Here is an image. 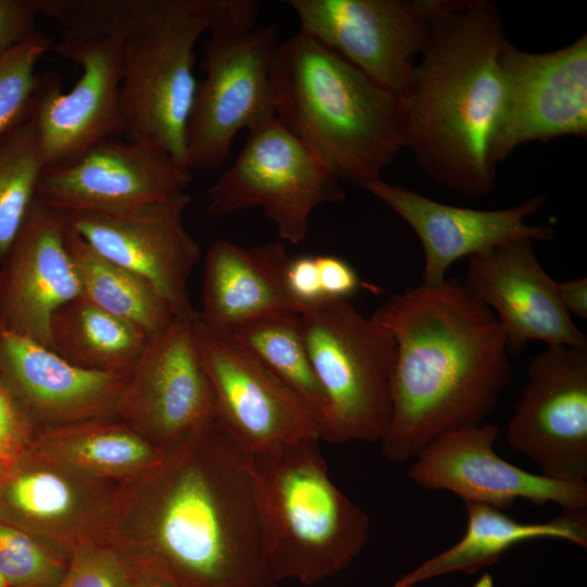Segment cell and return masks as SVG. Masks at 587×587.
Instances as JSON below:
<instances>
[{"label": "cell", "instance_id": "cell-1", "mask_svg": "<svg viewBox=\"0 0 587 587\" xmlns=\"http://www.w3.org/2000/svg\"><path fill=\"white\" fill-rule=\"evenodd\" d=\"M109 542L178 587H276L261 553L250 455L216 414L121 485Z\"/></svg>", "mask_w": 587, "mask_h": 587}, {"label": "cell", "instance_id": "cell-2", "mask_svg": "<svg viewBox=\"0 0 587 587\" xmlns=\"http://www.w3.org/2000/svg\"><path fill=\"white\" fill-rule=\"evenodd\" d=\"M392 336L391 419L384 455L404 463L436 436L479 425L510 383L495 314L457 279L392 295L371 316Z\"/></svg>", "mask_w": 587, "mask_h": 587}, {"label": "cell", "instance_id": "cell-3", "mask_svg": "<svg viewBox=\"0 0 587 587\" xmlns=\"http://www.w3.org/2000/svg\"><path fill=\"white\" fill-rule=\"evenodd\" d=\"M507 41L492 2L439 0L403 98L404 147L429 178L464 196L483 197L495 187L490 151Z\"/></svg>", "mask_w": 587, "mask_h": 587}, {"label": "cell", "instance_id": "cell-4", "mask_svg": "<svg viewBox=\"0 0 587 587\" xmlns=\"http://www.w3.org/2000/svg\"><path fill=\"white\" fill-rule=\"evenodd\" d=\"M277 120L338 180L382 177L404 147L403 98L299 29L271 65Z\"/></svg>", "mask_w": 587, "mask_h": 587}, {"label": "cell", "instance_id": "cell-5", "mask_svg": "<svg viewBox=\"0 0 587 587\" xmlns=\"http://www.w3.org/2000/svg\"><path fill=\"white\" fill-rule=\"evenodd\" d=\"M320 441L250 455L261 553L275 584L322 583L369 540L370 517L332 479Z\"/></svg>", "mask_w": 587, "mask_h": 587}, {"label": "cell", "instance_id": "cell-6", "mask_svg": "<svg viewBox=\"0 0 587 587\" xmlns=\"http://www.w3.org/2000/svg\"><path fill=\"white\" fill-rule=\"evenodd\" d=\"M297 312L324 398L321 440L380 442L391 419L392 336L348 299H324Z\"/></svg>", "mask_w": 587, "mask_h": 587}, {"label": "cell", "instance_id": "cell-7", "mask_svg": "<svg viewBox=\"0 0 587 587\" xmlns=\"http://www.w3.org/2000/svg\"><path fill=\"white\" fill-rule=\"evenodd\" d=\"M260 3L226 0L203 43L205 76L198 83L186 134L185 166H223L234 138L275 116L271 65L279 45L277 23L255 27Z\"/></svg>", "mask_w": 587, "mask_h": 587}, {"label": "cell", "instance_id": "cell-8", "mask_svg": "<svg viewBox=\"0 0 587 587\" xmlns=\"http://www.w3.org/2000/svg\"><path fill=\"white\" fill-rule=\"evenodd\" d=\"M224 5L225 0H161L152 18L124 41L125 139L153 141L185 166L186 134L198 88L193 50Z\"/></svg>", "mask_w": 587, "mask_h": 587}, {"label": "cell", "instance_id": "cell-9", "mask_svg": "<svg viewBox=\"0 0 587 587\" xmlns=\"http://www.w3.org/2000/svg\"><path fill=\"white\" fill-rule=\"evenodd\" d=\"M247 132L234 163L208 190V212L227 215L262 208L283 240L299 243L316 207L345 199L342 184L276 116Z\"/></svg>", "mask_w": 587, "mask_h": 587}, {"label": "cell", "instance_id": "cell-10", "mask_svg": "<svg viewBox=\"0 0 587 587\" xmlns=\"http://www.w3.org/2000/svg\"><path fill=\"white\" fill-rule=\"evenodd\" d=\"M199 353L214 398L215 414L249 455L321 440L320 417L229 332L192 320Z\"/></svg>", "mask_w": 587, "mask_h": 587}, {"label": "cell", "instance_id": "cell-11", "mask_svg": "<svg viewBox=\"0 0 587 587\" xmlns=\"http://www.w3.org/2000/svg\"><path fill=\"white\" fill-rule=\"evenodd\" d=\"M300 28L404 98L439 0H289Z\"/></svg>", "mask_w": 587, "mask_h": 587}, {"label": "cell", "instance_id": "cell-12", "mask_svg": "<svg viewBox=\"0 0 587 587\" xmlns=\"http://www.w3.org/2000/svg\"><path fill=\"white\" fill-rule=\"evenodd\" d=\"M123 41L62 38L51 50L80 68L64 91L57 74L40 75L30 120L45 167L68 164L95 145L123 135L121 79Z\"/></svg>", "mask_w": 587, "mask_h": 587}, {"label": "cell", "instance_id": "cell-13", "mask_svg": "<svg viewBox=\"0 0 587 587\" xmlns=\"http://www.w3.org/2000/svg\"><path fill=\"white\" fill-rule=\"evenodd\" d=\"M505 436L541 475L587 484V349L547 346L532 359Z\"/></svg>", "mask_w": 587, "mask_h": 587}, {"label": "cell", "instance_id": "cell-14", "mask_svg": "<svg viewBox=\"0 0 587 587\" xmlns=\"http://www.w3.org/2000/svg\"><path fill=\"white\" fill-rule=\"evenodd\" d=\"M120 487L33 444L0 480V522L70 554L79 544L109 541Z\"/></svg>", "mask_w": 587, "mask_h": 587}, {"label": "cell", "instance_id": "cell-15", "mask_svg": "<svg viewBox=\"0 0 587 587\" xmlns=\"http://www.w3.org/2000/svg\"><path fill=\"white\" fill-rule=\"evenodd\" d=\"M186 191L112 213H63L93 250L149 282L176 316L193 320L189 278L201 249L184 223Z\"/></svg>", "mask_w": 587, "mask_h": 587}, {"label": "cell", "instance_id": "cell-16", "mask_svg": "<svg viewBox=\"0 0 587 587\" xmlns=\"http://www.w3.org/2000/svg\"><path fill=\"white\" fill-rule=\"evenodd\" d=\"M503 103L490 160L517 146L562 136L587 135V36L546 53H529L509 41L500 54Z\"/></svg>", "mask_w": 587, "mask_h": 587}, {"label": "cell", "instance_id": "cell-17", "mask_svg": "<svg viewBox=\"0 0 587 587\" xmlns=\"http://www.w3.org/2000/svg\"><path fill=\"white\" fill-rule=\"evenodd\" d=\"M498 434L489 423L442 433L415 455L407 477L421 488L447 490L465 503L503 511L520 499L587 510V484L552 479L509 463L495 450Z\"/></svg>", "mask_w": 587, "mask_h": 587}, {"label": "cell", "instance_id": "cell-18", "mask_svg": "<svg viewBox=\"0 0 587 587\" xmlns=\"http://www.w3.org/2000/svg\"><path fill=\"white\" fill-rule=\"evenodd\" d=\"M191 177L158 143L115 137L68 164L45 167L36 197L62 213H112L186 191Z\"/></svg>", "mask_w": 587, "mask_h": 587}, {"label": "cell", "instance_id": "cell-19", "mask_svg": "<svg viewBox=\"0 0 587 587\" xmlns=\"http://www.w3.org/2000/svg\"><path fill=\"white\" fill-rule=\"evenodd\" d=\"M214 413L192 320L175 317L149 339L129 372L118 420L167 450Z\"/></svg>", "mask_w": 587, "mask_h": 587}, {"label": "cell", "instance_id": "cell-20", "mask_svg": "<svg viewBox=\"0 0 587 587\" xmlns=\"http://www.w3.org/2000/svg\"><path fill=\"white\" fill-rule=\"evenodd\" d=\"M557 283L538 262L533 240L520 239L470 257L463 285L495 314L509 355L520 354L532 340L587 349Z\"/></svg>", "mask_w": 587, "mask_h": 587}, {"label": "cell", "instance_id": "cell-21", "mask_svg": "<svg viewBox=\"0 0 587 587\" xmlns=\"http://www.w3.org/2000/svg\"><path fill=\"white\" fill-rule=\"evenodd\" d=\"M64 214L37 197L0 263V329L51 349L54 312L82 296Z\"/></svg>", "mask_w": 587, "mask_h": 587}, {"label": "cell", "instance_id": "cell-22", "mask_svg": "<svg viewBox=\"0 0 587 587\" xmlns=\"http://www.w3.org/2000/svg\"><path fill=\"white\" fill-rule=\"evenodd\" d=\"M359 187L383 201L414 230L423 246L422 284L427 286L442 284L448 268L461 258L520 239L548 241L555 235L552 227L526 224L545 204L544 195L507 209L477 210L432 200L382 177Z\"/></svg>", "mask_w": 587, "mask_h": 587}, {"label": "cell", "instance_id": "cell-23", "mask_svg": "<svg viewBox=\"0 0 587 587\" xmlns=\"http://www.w3.org/2000/svg\"><path fill=\"white\" fill-rule=\"evenodd\" d=\"M128 375L76 366L43 345L0 329V379L39 432L118 420Z\"/></svg>", "mask_w": 587, "mask_h": 587}, {"label": "cell", "instance_id": "cell-24", "mask_svg": "<svg viewBox=\"0 0 587 587\" xmlns=\"http://www.w3.org/2000/svg\"><path fill=\"white\" fill-rule=\"evenodd\" d=\"M290 258L278 242L243 248L226 240L214 241L204 259L198 320L229 332L274 312H297L285 284Z\"/></svg>", "mask_w": 587, "mask_h": 587}, {"label": "cell", "instance_id": "cell-25", "mask_svg": "<svg viewBox=\"0 0 587 587\" xmlns=\"http://www.w3.org/2000/svg\"><path fill=\"white\" fill-rule=\"evenodd\" d=\"M467 523L453 546L398 578L394 587L416 585L449 573H473L489 566L513 546L534 539L553 538L587 547V510H565L553 520L520 522L491 505L465 503Z\"/></svg>", "mask_w": 587, "mask_h": 587}, {"label": "cell", "instance_id": "cell-26", "mask_svg": "<svg viewBox=\"0 0 587 587\" xmlns=\"http://www.w3.org/2000/svg\"><path fill=\"white\" fill-rule=\"evenodd\" d=\"M34 445L82 473L117 485L149 472L166 451L121 420L42 429Z\"/></svg>", "mask_w": 587, "mask_h": 587}, {"label": "cell", "instance_id": "cell-27", "mask_svg": "<svg viewBox=\"0 0 587 587\" xmlns=\"http://www.w3.org/2000/svg\"><path fill=\"white\" fill-rule=\"evenodd\" d=\"M150 337L138 326L78 297L51 317V350L70 363L99 372L129 373Z\"/></svg>", "mask_w": 587, "mask_h": 587}, {"label": "cell", "instance_id": "cell-28", "mask_svg": "<svg viewBox=\"0 0 587 587\" xmlns=\"http://www.w3.org/2000/svg\"><path fill=\"white\" fill-rule=\"evenodd\" d=\"M66 241L82 297L89 302L133 323L150 338L177 317L149 282L98 253L70 226Z\"/></svg>", "mask_w": 587, "mask_h": 587}, {"label": "cell", "instance_id": "cell-29", "mask_svg": "<svg viewBox=\"0 0 587 587\" xmlns=\"http://www.w3.org/2000/svg\"><path fill=\"white\" fill-rule=\"evenodd\" d=\"M229 333L307 402L321 420L324 398L313 370L298 312H274L243 323Z\"/></svg>", "mask_w": 587, "mask_h": 587}, {"label": "cell", "instance_id": "cell-30", "mask_svg": "<svg viewBox=\"0 0 587 587\" xmlns=\"http://www.w3.org/2000/svg\"><path fill=\"white\" fill-rule=\"evenodd\" d=\"M43 168L30 117L0 137V263L36 198Z\"/></svg>", "mask_w": 587, "mask_h": 587}, {"label": "cell", "instance_id": "cell-31", "mask_svg": "<svg viewBox=\"0 0 587 587\" xmlns=\"http://www.w3.org/2000/svg\"><path fill=\"white\" fill-rule=\"evenodd\" d=\"M161 0H37L39 13L55 20L63 38H115L123 42L155 14Z\"/></svg>", "mask_w": 587, "mask_h": 587}, {"label": "cell", "instance_id": "cell-32", "mask_svg": "<svg viewBox=\"0 0 587 587\" xmlns=\"http://www.w3.org/2000/svg\"><path fill=\"white\" fill-rule=\"evenodd\" d=\"M68 553L0 522V576L9 587H54Z\"/></svg>", "mask_w": 587, "mask_h": 587}, {"label": "cell", "instance_id": "cell-33", "mask_svg": "<svg viewBox=\"0 0 587 587\" xmlns=\"http://www.w3.org/2000/svg\"><path fill=\"white\" fill-rule=\"evenodd\" d=\"M51 48V38L38 30L0 59V137L29 117L40 80L36 66Z\"/></svg>", "mask_w": 587, "mask_h": 587}, {"label": "cell", "instance_id": "cell-34", "mask_svg": "<svg viewBox=\"0 0 587 587\" xmlns=\"http://www.w3.org/2000/svg\"><path fill=\"white\" fill-rule=\"evenodd\" d=\"M134 562L107 541H87L70 551L66 570L54 587H132Z\"/></svg>", "mask_w": 587, "mask_h": 587}, {"label": "cell", "instance_id": "cell-35", "mask_svg": "<svg viewBox=\"0 0 587 587\" xmlns=\"http://www.w3.org/2000/svg\"><path fill=\"white\" fill-rule=\"evenodd\" d=\"M38 432L0 379V464L11 469L32 448Z\"/></svg>", "mask_w": 587, "mask_h": 587}, {"label": "cell", "instance_id": "cell-36", "mask_svg": "<svg viewBox=\"0 0 587 587\" xmlns=\"http://www.w3.org/2000/svg\"><path fill=\"white\" fill-rule=\"evenodd\" d=\"M38 14L37 0H0V59L38 32Z\"/></svg>", "mask_w": 587, "mask_h": 587}, {"label": "cell", "instance_id": "cell-37", "mask_svg": "<svg viewBox=\"0 0 587 587\" xmlns=\"http://www.w3.org/2000/svg\"><path fill=\"white\" fill-rule=\"evenodd\" d=\"M285 284L297 311L324 300L315 255L291 257L285 271Z\"/></svg>", "mask_w": 587, "mask_h": 587}, {"label": "cell", "instance_id": "cell-38", "mask_svg": "<svg viewBox=\"0 0 587 587\" xmlns=\"http://www.w3.org/2000/svg\"><path fill=\"white\" fill-rule=\"evenodd\" d=\"M324 299H348L360 287L355 270L334 255H315Z\"/></svg>", "mask_w": 587, "mask_h": 587}, {"label": "cell", "instance_id": "cell-39", "mask_svg": "<svg viewBox=\"0 0 587 587\" xmlns=\"http://www.w3.org/2000/svg\"><path fill=\"white\" fill-rule=\"evenodd\" d=\"M560 301L565 311L582 320L587 319V278L557 283Z\"/></svg>", "mask_w": 587, "mask_h": 587}, {"label": "cell", "instance_id": "cell-40", "mask_svg": "<svg viewBox=\"0 0 587 587\" xmlns=\"http://www.w3.org/2000/svg\"><path fill=\"white\" fill-rule=\"evenodd\" d=\"M134 562V561H133ZM132 587H178L150 569L134 562Z\"/></svg>", "mask_w": 587, "mask_h": 587}, {"label": "cell", "instance_id": "cell-41", "mask_svg": "<svg viewBox=\"0 0 587 587\" xmlns=\"http://www.w3.org/2000/svg\"><path fill=\"white\" fill-rule=\"evenodd\" d=\"M7 472L8 470L2 464H0V480L5 475Z\"/></svg>", "mask_w": 587, "mask_h": 587}, {"label": "cell", "instance_id": "cell-42", "mask_svg": "<svg viewBox=\"0 0 587 587\" xmlns=\"http://www.w3.org/2000/svg\"><path fill=\"white\" fill-rule=\"evenodd\" d=\"M0 587H9L1 576H0Z\"/></svg>", "mask_w": 587, "mask_h": 587}]
</instances>
